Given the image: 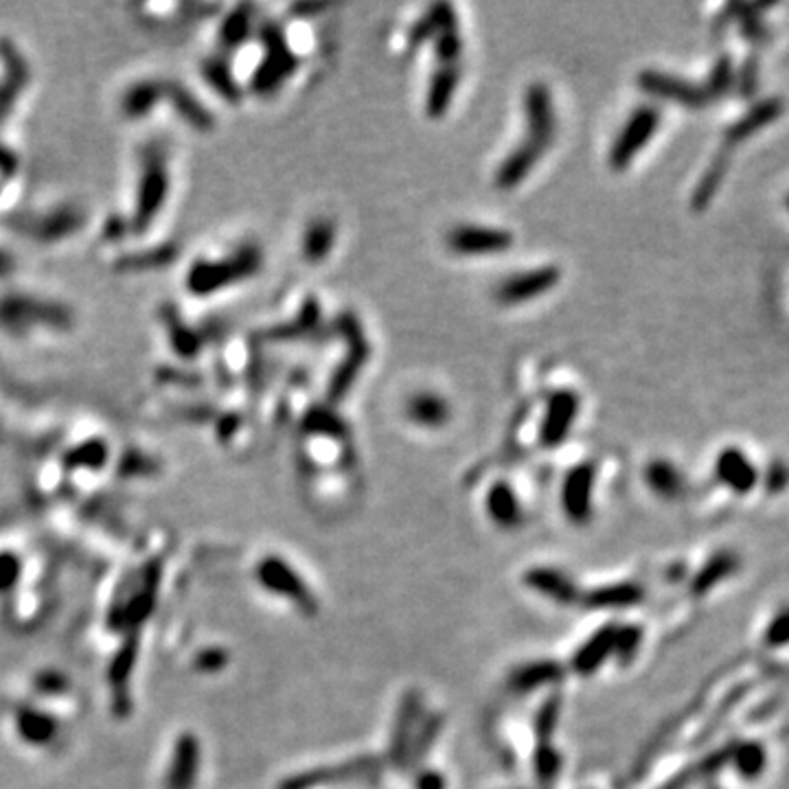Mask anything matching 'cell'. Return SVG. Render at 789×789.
<instances>
[{"mask_svg":"<svg viewBox=\"0 0 789 789\" xmlns=\"http://www.w3.org/2000/svg\"><path fill=\"white\" fill-rule=\"evenodd\" d=\"M592 487H594V470L590 465H577L575 470L566 476L564 481V492H561V500H564L566 513L572 520H586L592 511Z\"/></svg>","mask_w":789,"mask_h":789,"instance_id":"obj_7","label":"cell"},{"mask_svg":"<svg viewBox=\"0 0 789 789\" xmlns=\"http://www.w3.org/2000/svg\"><path fill=\"white\" fill-rule=\"evenodd\" d=\"M18 575H20L18 557L9 555V552L0 555V590H7V588H12L15 583V579H18Z\"/></svg>","mask_w":789,"mask_h":789,"instance_id":"obj_20","label":"cell"},{"mask_svg":"<svg viewBox=\"0 0 789 789\" xmlns=\"http://www.w3.org/2000/svg\"><path fill=\"white\" fill-rule=\"evenodd\" d=\"M560 278L561 270L557 266H538L522 272H515V275L507 277L496 287V301L509 305V307L511 305L531 303L560 286Z\"/></svg>","mask_w":789,"mask_h":789,"instance_id":"obj_4","label":"cell"},{"mask_svg":"<svg viewBox=\"0 0 789 789\" xmlns=\"http://www.w3.org/2000/svg\"><path fill=\"white\" fill-rule=\"evenodd\" d=\"M487 513L492 520L504 529L518 524L522 518V509H520L518 498H515L513 489L507 482H496L487 493Z\"/></svg>","mask_w":789,"mask_h":789,"instance_id":"obj_12","label":"cell"},{"mask_svg":"<svg viewBox=\"0 0 789 789\" xmlns=\"http://www.w3.org/2000/svg\"><path fill=\"white\" fill-rule=\"evenodd\" d=\"M461 66H439L430 79L428 97H425V110L430 117H443L445 110L450 108L454 91L459 88Z\"/></svg>","mask_w":789,"mask_h":789,"instance_id":"obj_11","label":"cell"},{"mask_svg":"<svg viewBox=\"0 0 789 789\" xmlns=\"http://www.w3.org/2000/svg\"><path fill=\"white\" fill-rule=\"evenodd\" d=\"M406 417L424 430L445 428L452 419V406L443 394L434 391H419L406 402Z\"/></svg>","mask_w":789,"mask_h":789,"instance_id":"obj_6","label":"cell"},{"mask_svg":"<svg viewBox=\"0 0 789 789\" xmlns=\"http://www.w3.org/2000/svg\"><path fill=\"white\" fill-rule=\"evenodd\" d=\"M658 125H660V112L651 105H640L629 114L625 125L614 139L608 151L609 170L623 171L634 162V158L645 150V145L654 139Z\"/></svg>","mask_w":789,"mask_h":789,"instance_id":"obj_2","label":"cell"},{"mask_svg":"<svg viewBox=\"0 0 789 789\" xmlns=\"http://www.w3.org/2000/svg\"><path fill=\"white\" fill-rule=\"evenodd\" d=\"M638 83L645 93L654 94V97L671 99V102H680L687 105L704 103V91H699V88L691 86V83L682 82L677 77L662 75V73L656 71H645L638 77Z\"/></svg>","mask_w":789,"mask_h":789,"instance_id":"obj_10","label":"cell"},{"mask_svg":"<svg viewBox=\"0 0 789 789\" xmlns=\"http://www.w3.org/2000/svg\"><path fill=\"white\" fill-rule=\"evenodd\" d=\"M257 575H259V581L268 588V590L286 594L287 599H292V601H297L298 605L307 603L309 597H307V590H305L301 577L294 575L292 568H289L283 560L268 557V560H263L259 564Z\"/></svg>","mask_w":789,"mask_h":789,"instance_id":"obj_9","label":"cell"},{"mask_svg":"<svg viewBox=\"0 0 789 789\" xmlns=\"http://www.w3.org/2000/svg\"><path fill=\"white\" fill-rule=\"evenodd\" d=\"M645 478H647V485L654 489L658 496H665V498L676 496L677 489L682 485L680 472L667 461L649 463L645 470Z\"/></svg>","mask_w":789,"mask_h":789,"instance_id":"obj_15","label":"cell"},{"mask_svg":"<svg viewBox=\"0 0 789 789\" xmlns=\"http://www.w3.org/2000/svg\"><path fill=\"white\" fill-rule=\"evenodd\" d=\"M612 647H614V640H612V636L608 634V631H605V634H601V636H597V638H592L590 643L583 647L581 654L577 656V660H575L577 669L579 671L597 669L599 662H601L603 658L608 656V651L612 649Z\"/></svg>","mask_w":789,"mask_h":789,"instance_id":"obj_17","label":"cell"},{"mask_svg":"<svg viewBox=\"0 0 789 789\" xmlns=\"http://www.w3.org/2000/svg\"><path fill=\"white\" fill-rule=\"evenodd\" d=\"M18 730L31 744H46L55 735V722L38 710H20Z\"/></svg>","mask_w":789,"mask_h":789,"instance_id":"obj_16","label":"cell"},{"mask_svg":"<svg viewBox=\"0 0 789 789\" xmlns=\"http://www.w3.org/2000/svg\"><path fill=\"white\" fill-rule=\"evenodd\" d=\"M715 470H717V476L722 478L726 485L736 489V492H745L755 481V470H752L750 461L739 450H726L717 459Z\"/></svg>","mask_w":789,"mask_h":789,"instance_id":"obj_14","label":"cell"},{"mask_svg":"<svg viewBox=\"0 0 789 789\" xmlns=\"http://www.w3.org/2000/svg\"><path fill=\"white\" fill-rule=\"evenodd\" d=\"M524 121H526V134L522 139V147L535 151L541 156L549 150L552 139H555L557 117H555V102L546 83H531L524 91Z\"/></svg>","mask_w":789,"mask_h":789,"instance_id":"obj_1","label":"cell"},{"mask_svg":"<svg viewBox=\"0 0 789 789\" xmlns=\"http://www.w3.org/2000/svg\"><path fill=\"white\" fill-rule=\"evenodd\" d=\"M581 408V399L572 391H557L552 393L546 402V413L541 419L540 430V443L546 447H555L564 443L568 433L575 425V419Z\"/></svg>","mask_w":789,"mask_h":789,"instance_id":"obj_5","label":"cell"},{"mask_svg":"<svg viewBox=\"0 0 789 789\" xmlns=\"http://www.w3.org/2000/svg\"><path fill=\"white\" fill-rule=\"evenodd\" d=\"M640 599L634 586H609L603 592L594 594V605H629Z\"/></svg>","mask_w":789,"mask_h":789,"instance_id":"obj_19","label":"cell"},{"mask_svg":"<svg viewBox=\"0 0 789 789\" xmlns=\"http://www.w3.org/2000/svg\"><path fill=\"white\" fill-rule=\"evenodd\" d=\"M336 235H338V230H336L334 222H329V219L325 218L314 219V222L307 226V230H305V237H303L305 259L318 263L323 261L325 257H329L331 248L336 246Z\"/></svg>","mask_w":789,"mask_h":789,"instance_id":"obj_13","label":"cell"},{"mask_svg":"<svg viewBox=\"0 0 789 789\" xmlns=\"http://www.w3.org/2000/svg\"><path fill=\"white\" fill-rule=\"evenodd\" d=\"M445 244L459 257L502 255L513 248V233L498 226L459 224L447 233Z\"/></svg>","mask_w":789,"mask_h":789,"instance_id":"obj_3","label":"cell"},{"mask_svg":"<svg viewBox=\"0 0 789 789\" xmlns=\"http://www.w3.org/2000/svg\"><path fill=\"white\" fill-rule=\"evenodd\" d=\"M200 744L196 735H182L173 748V759L167 774V789H191L198 778Z\"/></svg>","mask_w":789,"mask_h":789,"instance_id":"obj_8","label":"cell"},{"mask_svg":"<svg viewBox=\"0 0 789 789\" xmlns=\"http://www.w3.org/2000/svg\"><path fill=\"white\" fill-rule=\"evenodd\" d=\"M134 658H136V643H134V638H130V643L119 651L117 658H114L112 669H110V682H112L114 691L117 693H119V688H123L125 682H128V677L132 673V665H134ZM117 693H114V696H117Z\"/></svg>","mask_w":789,"mask_h":789,"instance_id":"obj_18","label":"cell"}]
</instances>
